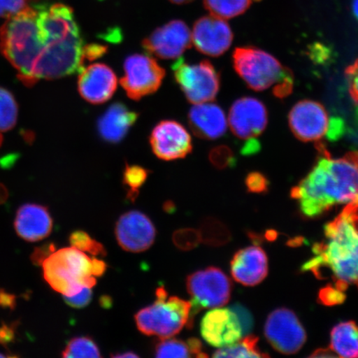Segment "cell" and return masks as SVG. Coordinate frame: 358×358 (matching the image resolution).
Instances as JSON below:
<instances>
[{"mask_svg":"<svg viewBox=\"0 0 358 358\" xmlns=\"http://www.w3.org/2000/svg\"><path fill=\"white\" fill-rule=\"evenodd\" d=\"M320 156L308 176L291 190L304 217L322 216L334 206L358 203V168L348 159H334L322 143Z\"/></svg>","mask_w":358,"mask_h":358,"instance_id":"cell-1","label":"cell"},{"mask_svg":"<svg viewBox=\"0 0 358 358\" xmlns=\"http://www.w3.org/2000/svg\"><path fill=\"white\" fill-rule=\"evenodd\" d=\"M325 240L313 245L315 253L301 270L312 272L320 279L323 271L329 270L338 289L349 285L358 289V203L348 204L343 212L324 227Z\"/></svg>","mask_w":358,"mask_h":358,"instance_id":"cell-2","label":"cell"},{"mask_svg":"<svg viewBox=\"0 0 358 358\" xmlns=\"http://www.w3.org/2000/svg\"><path fill=\"white\" fill-rule=\"evenodd\" d=\"M43 48L35 7H27L17 15L8 17L0 29V50L27 87L37 83L36 67Z\"/></svg>","mask_w":358,"mask_h":358,"instance_id":"cell-3","label":"cell"},{"mask_svg":"<svg viewBox=\"0 0 358 358\" xmlns=\"http://www.w3.org/2000/svg\"><path fill=\"white\" fill-rule=\"evenodd\" d=\"M106 267L101 259L90 257L73 246L53 252L43 262L44 279L65 297L73 296L84 287H94L96 277L104 275Z\"/></svg>","mask_w":358,"mask_h":358,"instance_id":"cell-4","label":"cell"},{"mask_svg":"<svg viewBox=\"0 0 358 358\" xmlns=\"http://www.w3.org/2000/svg\"><path fill=\"white\" fill-rule=\"evenodd\" d=\"M234 64L236 73L255 91L274 87L273 92L280 98L292 92V73L270 53L253 47L238 48L234 53Z\"/></svg>","mask_w":358,"mask_h":358,"instance_id":"cell-5","label":"cell"},{"mask_svg":"<svg viewBox=\"0 0 358 358\" xmlns=\"http://www.w3.org/2000/svg\"><path fill=\"white\" fill-rule=\"evenodd\" d=\"M156 301L142 308L134 319L142 334L163 338H172L189 324L192 304L177 296H169L164 287L156 289Z\"/></svg>","mask_w":358,"mask_h":358,"instance_id":"cell-6","label":"cell"},{"mask_svg":"<svg viewBox=\"0 0 358 358\" xmlns=\"http://www.w3.org/2000/svg\"><path fill=\"white\" fill-rule=\"evenodd\" d=\"M187 289L191 296V313L187 327L194 324V316L204 308L225 306L230 301L231 282L220 268L208 267L187 276Z\"/></svg>","mask_w":358,"mask_h":358,"instance_id":"cell-7","label":"cell"},{"mask_svg":"<svg viewBox=\"0 0 358 358\" xmlns=\"http://www.w3.org/2000/svg\"><path fill=\"white\" fill-rule=\"evenodd\" d=\"M172 69L174 79L192 104L210 102L217 97L220 90V75L209 61L191 64L179 58Z\"/></svg>","mask_w":358,"mask_h":358,"instance_id":"cell-8","label":"cell"},{"mask_svg":"<svg viewBox=\"0 0 358 358\" xmlns=\"http://www.w3.org/2000/svg\"><path fill=\"white\" fill-rule=\"evenodd\" d=\"M228 122L232 133L237 138L248 141L243 154H252L254 150H258V137L266 128V107L257 98H240L231 107Z\"/></svg>","mask_w":358,"mask_h":358,"instance_id":"cell-9","label":"cell"},{"mask_svg":"<svg viewBox=\"0 0 358 358\" xmlns=\"http://www.w3.org/2000/svg\"><path fill=\"white\" fill-rule=\"evenodd\" d=\"M165 70L148 55H133L124 62V76L120 85L129 98L140 101L155 93L162 85Z\"/></svg>","mask_w":358,"mask_h":358,"instance_id":"cell-10","label":"cell"},{"mask_svg":"<svg viewBox=\"0 0 358 358\" xmlns=\"http://www.w3.org/2000/svg\"><path fill=\"white\" fill-rule=\"evenodd\" d=\"M267 341L277 352L291 355L298 352L306 342V332L294 312L277 308L268 316L265 325Z\"/></svg>","mask_w":358,"mask_h":358,"instance_id":"cell-11","label":"cell"},{"mask_svg":"<svg viewBox=\"0 0 358 358\" xmlns=\"http://www.w3.org/2000/svg\"><path fill=\"white\" fill-rule=\"evenodd\" d=\"M191 46L190 29L182 20H172L159 27L142 42L145 52L164 60L180 57Z\"/></svg>","mask_w":358,"mask_h":358,"instance_id":"cell-12","label":"cell"},{"mask_svg":"<svg viewBox=\"0 0 358 358\" xmlns=\"http://www.w3.org/2000/svg\"><path fill=\"white\" fill-rule=\"evenodd\" d=\"M331 119L323 105L310 100L299 101L289 115L291 131L303 142H320L329 133Z\"/></svg>","mask_w":358,"mask_h":358,"instance_id":"cell-13","label":"cell"},{"mask_svg":"<svg viewBox=\"0 0 358 358\" xmlns=\"http://www.w3.org/2000/svg\"><path fill=\"white\" fill-rule=\"evenodd\" d=\"M150 143L154 154L165 161L185 159L192 151L190 134L176 120H162L157 124Z\"/></svg>","mask_w":358,"mask_h":358,"instance_id":"cell-14","label":"cell"},{"mask_svg":"<svg viewBox=\"0 0 358 358\" xmlns=\"http://www.w3.org/2000/svg\"><path fill=\"white\" fill-rule=\"evenodd\" d=\"M115 234L120 248L125 252H145L154 244L156 229L154 223L140 211H129L116 222Z\"/></svg>","mask_w":358,"mask_h":358,"instance_id":"cell-15","label":"cell"},{"mask_svg":"<svg viewBox=\"0 0 358 358\" xmlns=\"http://www.w3.org/2000/svg\"><path fill=\"white\" fill-rule=\"evenodd\" d=\"M200 329L205 341L219 348L232 345L243 336L238 317L231 308H214L201 320Z\"/></svg>","mask_w":358,"mask_h":358,"instance_id":"cell-16","label":"cell"},{"mask_svg":"<svg viewBox=\"0 0 358 358\" xmlns=\"http://www.w3.org/2000/svg\"><path fill=\"white\" fill-rule=\"evenodd\" d=\"M192 41L203 55L219 57L230 48L234 34L225 20L213 15L205 16L195 22Z\"/></svg>","mask_w":358,"mask_h":358,"instance_id":"cell-17","label":"cell"},{"mask_svg":"<svg viewBox=\"0 0 358 358\" xmlns=\"http://www.w3.org/2000/svg\"><path fill=\"white\" fill-rule=\"evenodd\" d=\"M80 96L93 105L103 104L111 99L117 88V77L104 64L90 65L79 73L78 82Z\"/></svg>","mask_w":358,"mask_h":358,"instance_id":"cell-18","label":"cell"},{"mask_svg":"<svg viewBox=\"0 0 358 358\" xmlns=\"http://www.w3.org/2000/svg\"><path fill=\"white\" fill-rule=\"evenodd\" d=\"M231 272L234 279L245 286L261 283L268 274L266 252L256 245L240 250L231 259Z\"/></svg>","mask_w":358,"mask_h":358,"instance_id":"cell-19","label":"cell"},{"mask_svg":"<svg viewBox=\"0 0 358 358\" xmlns=\"http://www.w3.org/2000/svg\"><path fill=\"white\" fill-rule=\"evenodd\" d=\"M187 120L192 133L203 140H217L225 134L227 129L225 113L214 103L205 102L192 106Z\"/></svg>","mask_w":358,"mask_h":358,"instance_id":"cell-20","label":"cell"},{"mask_svg":"<svg viewBox=\"0 0 358 358\" xmlns=\"http://www.w3.org/2000/svg\"><path fill=\"white\" fill-rule=\"evenodd\" d=\"M138 118L137 112L129 109L123 103L115 102L98 120V133L105 142L118 144L127 136Z\"/></svg>","mask_w":358,"mask_h":358,"instance_id":"cell-21","label":"cell"},{"mask_svg":"<svg viewBox=\"0 0 358 358\" xmlns=\"http://www.w3.org/2000/svg\"><path fill=\"white\" fill-rule=\"evenodd\" d=\"M15 227L21 238L34 243L51 234L52 219L48 208L43 206L26 204L17 211Z\"/></svg>","mask_w":358,"mask_h":358,"instance_id":"cell-22","label":"cell"},{"mask_svg":"<svg viewBox=\"0 0 358 358\" xmlns=\"http://www.w3.org/2000/svg\"><path fill=\"white\" fill-rule=\"evenodd\" d=\"M330 348L341 357H358V326L353 321L343 322L331 332Z\"/></svg>","mask_w":358,"mask_h":358,"instance_id":"cell-23","label":"cell"},{"mask_svg":"<svg viewBox=\"0 0 358 358\" xmlns=\"http://www.w3.org/2000/svg\"><path fill=\"white\" fill-rule=\"evenodd\" d=\"M156 357H208L199 339L191 338L187 341L177 338H163L156 344Z\"/></svg>","mask_w":358,"mask_h":358,"instance_id":"cell-24","label":"cell"},{"mask_svg":"<svg viewBox=\"0 0 358 358\" xmlns=\"http://www.w3.org/2000/svg\"><path fill=\"white\" fill-rule=\"evenodd\" d=\"M259 338L248 335L232 345L221 348L214 352L213 357H268L266 353L259 349Z\"/></svg>","mask_w":358,"mask_h":358,"instance_id":"cell-25","label":"cell"},{"mask_svg":"<svg viewBox=\"0 0 358 358\" xmlns=\"http://www.w3.org/2000/svg\"><path fill=\"white\" fill-rule=\"evenodd\" d=\"M252 0H203L204 6L212 15L229 20L243 15Z\"/></svg>","mask_w":358,"mask_h":358,"instance_id":"cell-26","label":"cell"},{"mask_svg":"<svg viewBox=\"0 0 358 358\" xmlns=\"http://www.w3.org/2000/svg\"><path fill=\"white\" fill-rule=\"evenodd\" d=\"M199 232L201 241L208 245L222 246L231 240L229 229L216 218L204 219L201 223Z\"/></svg>","mask_w":358,"mask_h":358,"instance_id":"cell-27","label":"cell"},{"mask_svg":"<svg viewBox=\"0 0 358 358\" xmlns=\"http://www.w3.org/2000/svg\"><path fill=\"white\" fill-rule=\"evenodd\" d=\"M17 104L15 96L7 89L0 87V132L10 131L17 120Z\"/></svg>","mask_w":358,"mask_h":358,"instance_id":"cell-28","label":"cell"},{"mask_svg":"<svg viewBox=\"0 0 358 358\" xmlns=\"http://www.w3.org/2000/svg\"><path fill=\"white\" fill-rule=\"evenodd\" d=\"M62 357L66 358L101 357L99 348L91 338H74L67 343Z\"/></svg>","mask_w":358,"mask_h":358,"instance_id":"cell-29","label":"cell"},{"mask_svg":"<svg viewBox=\"0 0 358 358\" xmlns=\"http://www.w3.org/2000/svg\"><path fill=\"white\" fill-rule=\"evenodd\" d=\"M150 173L149 170L138 165L127 164L123 173V185L127 187L129 199L136 200Z\"/></svg>","mask_w":358,"mask_h":358,"instance_id":"cell-30","label":"cell"},{"mask_svg":"<svg viewBox=\"0 0 358 358\" xmlns=\"http://www.w3.org/2000/svg\"><path fill=\"white\" fill-rule=\"evenodd\" d=\"M70 243L71 246L82 250L83 252H87L94 257H106V250L99 241L92 238L87 232L83 231H74L70 236Z\"/></svg>","mask_w":358,"mask_h":358,"instance_id":"cell-31","label":"cell"},{"mask_svg":"<svg viewBox=\"0 0 358 358\" xmlns=\"http://www.w3.org/2000/svg\"><path fill=\"white\" fill-rule=\"evenodd\" d=\"M201 241L199 230H196L194 228H182L174 232L173 235L174 245L183 252H189L196 248Z\"/></svg>","mask_w":358,"mask_h":358,"instance_id":"cell-32","label":"cell"},{"mask_svg":"<svg viewBox=\"0 0 358 358\" xmlns=\"http://www.w3.org/2000/svg\"><path fill=\"white\" fill-rule=\"evenodd\" d=\"M345 301V292L338 289L335 285L325 286L320 290L319 294H317V302L324 306H339Z\"/></svg>","mask_w":358,"mask_h":358,"instance_id":"cell-33","label":"cell"},{"mask_svg":"<svg viewBox=\"0 0 358 358\" xmlns=\"http://www.w3.org/2000/svg\"><path fill=\"white\" fill-rule=\"evenodd\" d=\"M209 159L211 161L213 166L218 169L232 167L235 162L234 154H232L229 148L227 146L214 148L210 152Z\"/></svg>","mask_w":358,"mask_h":358,"instance_id":"cell-34","label":"cell"},{"mask_svg":"<svg viewBox=\"0 0 358 358\" xmlns=\"http://www.w3.org/2000/svg\"><path fill=\"white\" fill-rule=\"evenodd\" d=\"M31 0H0V17H11L29 7Z\"/></svg>","mask_w":358,"mask_h":358,"instance_id":"cell-35","label":"cell"},{"mask_svg":"<svg viewBox=\"0 0 358 358\" xmlns=\"http://www.w3.org/2000/svg\"><path fill=\"white\" fill-rule=\"evenodd\" d=\"M245 185L250 192L262 194L268 191V182L261 173H250L245 179Z\"/></svg>","mask_w":358,"mask_h":358,"instance_id":"cell-36","label":"cell"},{"mask_svg":"<svg viewBox=\"0 0 358 358\" xmlns=\"http://www.w3.org/2000/svg\"><path fill=\"white\" fill-rule=\"evenodd\" d=\"M231 308L238 317L243 335H248L252 332L254 327V320L252 313H250L248 308L238 303L235 304Z\"/></svg>","mask_w":358,"mask_h":358,"instance_id":"cell-37","label":"cell"},{"mask_svg":"<svg viewBox=\"0 0 358 358\" xmlns=\"http://www.w3.org/2000/svg\"><path fill=\"white\" fill-rule=\"evenodd\" d=\"M64 297L65 302L69 306L76 308H83L87 307L92 299V288L84 287L77 294L71 297Z\"/></svg>","mask_w":358,"mask_h":358,"instance_id":"cell-38","label":"cell"},{"mask_svg":"<svg viewBox=\"0 0 358 358\" xmlns=\"http://www.w3.org/2000/svg\"><path fill=\"white\" fill-rule=\"evenodd\" d=\"M346 77L349 93H350L353 101L358 106V59L348 67Z\"/></svg>","mask_w":358,"mask_h":358,"instance_id":"cell-39","label":"cell"},{"mask_svg":"<svg viewBox=\"0 0 358 358\" xmlns=\"http://www.w3.org/2000/svg\"><path fill=\"white\" fill-rule=\"evenodd\" d=\"M108 48L98 43H92L83 47V60L92 62L99 59L106 55Z\"/></svg>","mask_w":358,"mask_h":358,"instance_id":"cell-40","label":"cell"},{"mask_svg":"<svg viewBox=\"0 0 358 358\" xmlns=\"http://www.w3.org/2000/svg\"><path fill=\"white\" fill-rule=\"evenodd\" d=\"M310 357H336L337 355L331 348L317 349L310 356Z\"/></svg>","mask_w":358,"mask_h":358,"instance_id":"cell-41","label":"cell"},{"mask_svg":"<svg viewBox=\"0 0 358 358\" xmlns=\"http://www.w3.org/2000/svg\"><path fill=\"white\" fill-rule=\"evenodd\" d=\"M349 140H350L352 144L358 149V109L356 112L355 125H353L352 131L350 134H349Z\"/></svg>","mask_w":358,"mask_h":358,"instance_id":"cell-42","label":"cell"},{"mask_svg":"<svg viewBox=\"0 0 358 358\" xmlns=\"http://www.w3.org/2000/svg\"><path fill=\"white\" fill-rule=\"evenodd\" d=\"M112 357L116 358H125V357H138V356L132 352H127L123 353H117V355H114L111 356Z\"/></svg>","mask_w":358,"mask_h":358,"instance_id":"cell-43","label":"cell"},{"mask_svg":"<svg viewBox=\"0 0 358 358\" xmlns=\"http://www.w3.org/2000/svg\"><path fill=\"white\" fill-rule=\"evenodd\" d=\"M345 157L348 159H350L352 162L355 163L358 168V150L355 152H350Z\"/></svg>","mask_w":358,"mask_h":358,"instance_id":"cell-44","label":"cell"},{"mask_svg":"<svg viewBox=\"0 0 358 358\" xmlns=\"http://www.w3.org/2000/svg\"><path fill=\"white\" fill-rule=\"evenodd\" d=\"M352 10L353 15H355L357 20L358 21V0H353L352 4Z\"/></svg>","mask_w":358,"mask_h":358,"instance_id":"cell-45","label":"cell"},{"mask_svg":"<svg viewBox=\"0 0 358 358\" xmlns=\"http://www.w3.org/2000/svg\"><path fill=\"white\" fill-rule=\"evenodd\" d=\"M169 1L176 4H185L194 1V0H169Z\"/></svg>","mask_w":358,"mask_h":358,"instance_id":"cell-46","label":"cell"},{"mask_svg":"<svg viewBox=\"0 0 358 358\" xmlns=\"http://www.w3.org/2000/svg\"><path fill=\"white\" fill-rule=\"evenodd\" d=\"M6 357V356L0 355V357Z\"/></svg>","mask_w":358,"mask_h":358,"instance_id":"cell-47","label":"cell"},{"mask_svg":"<svg viewBox=\"0 0 358 358\" xmlns=\"http://www.w3.org/2000/svg\"><path fill=\"white\" fill-rule=\"evenodd\" d=\"M254 1H259V0H254Z\"/></svg>","mask_w":358,"mask_h":358,"instance_id":"cell-48","label":"cell"}]
</instances>
